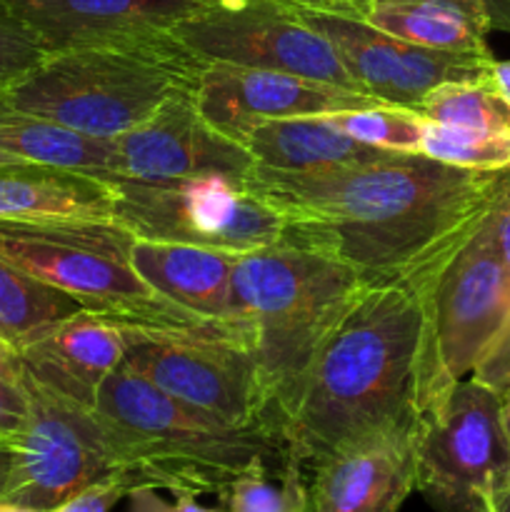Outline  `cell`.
<instances>
[{"mask_svg": "<svg viewBox=\"0 0 510 512\" xmlns=\"http://www.w3.org/2000/svg\"><path fill=\"white\" fill-rule=\"evenodd\" d=\"M508 170L383 153L313 173L255 165L250 175L288 223L285 238L338 258L365 288H383L430 283L488 218Z\"/></svg>", "mask_w": 510, "mask_h": 512, "instance_id": "1", "label": "cell"}, {"mask_svg": "<svg viewBox=\"0 0 510 512\" xmlns=\"http://www.w3.org/2000/svg\"><path fill=\"white\" fill-rule=\"evenodd\" d=\"M428 285L365 288L315 350L275 418L305 475L340 450L413 435Z\"/></svg>", "mask_w": 510, "mask_h": 512, "instance_id": "2", "label": "cell"}, {"mask_svg": "<svg viewBox=\"0 0 510 512\" xmlns=\"http://www.w3.org/2000/svg\"><path fill=\"white\" fill-rule=\"evenodd\" d=\"M93 413L135 490L218 495L255 465L290 463L273 433L218 423L170 398L125 363L108 375Z\"/></svg>", "mask_w": 510, "mask_h": 512, "instance_id": "3", "label": "cell"}, {"mask_svg": "<svg viewBox=\"0 0 510 512\" xmlns=\"http://www.w3.org/2000/svg\"><path fill=\"white\" fill-rule=\"evenodd\" d=\"M203 68L173 33L60 50L0 88V108L113 140L170 98L198 93Z\"/></svg>", "mask_w": 510, "mask_h": 512, "instance_id": "4", "label": "cell"}, {"mask_svg": "<svg viewBox=\"0 0 510 512\" xmlns=\"http://www.w3.org/2000/svg\"><path fill=\"white\" fill-rule=\"evenodd\" d=\"M363 290V280L338 258L288 238L235 258L233 310L250 328L273 430L315 350Z\"/></svg>", "mask_w": 510, "mask_h": 512, "instance_id": "5", "label": "cell"}, {"mask_svg": "<svg viewBox=\"0 0 510 512\" xmlns=\"http://www.w3.org/2000/svg\"><path fill=\"white\" fill-rule=\"evenodd\" d=\"M125 243L128 230L115 223H0V258L90 313L153 333L213 335L250 345L248 328L200 318L150 288L125 258Z\"/></svg>", "mask_w": 510, "mask_h": 512, "instance_id": "6", "label": "cell"}, {"mask_svg": "<svg viewBox=\"0 0 510 512\" xmlns=\"http://www.w3.org/2000/svg\"><path fill=\"white\" fill-rule=\"evenodd\" d=\"M250 173H203L173 180L108 178L113 223L138 238L203 245L235 255L268 248L285 240L288 223Z\"/></svg>", "mask_w": 510, "mask_h": 512, "instance_id": "7", "label": "cell"}, {"mask_svg": "<svg viewBox=\"0 0 510 512\" xmlns=\"http://www.w3.org/2000/svg\"><path fill=\"white\" fill-rule=\"evenodd\" d=\"M420 413L470 378L510 315V275L488 218L435 273L423 298Z\"/></svg>", "mask_w": 510, "mask_h": 512, "instance_id": "8", "label": "cell"}, {"mask_svg": "<svg viewBox=\"0 0 510 512\" xmlns=\"http://www.w3.org/2000/svg\"><path fill=\"white\" fill-rule=\"evenodd\" d=\"M415 490L435 512H488L510 475L500 393L463 378L418 415L413 428Z\"/></svg>", "mask_w": 510, "mask_h": 512, "instance_id": "9", "label": "cell"}, {"mask_svg": "<svg viewBox=\"0 0 510 512\" xmlns=\"http://www.w3.org/2000/svg\"><path fill=\"white\" fill-rule=\"evenodd\" d=\"M28 420L13 440V463L0 498L50 512L100 480L123 473L93 410L63 398L23 370Z\"/></svg>", "mask_w": 510, "mask_h": 512, "instance_id": "10", "label": "cell"}, {"mask_svg": "<svg viewBox=\"0 0 510 512\" xmlns=\"http://www.w3.org/2000/svg\"><path fill=\"white\" fill-rule=\"evenodd\" d=\"M170 33L203 63L280 70L358 90L325 35L293 5L275 0H213Z\"/></svg>", "mask_w": 510, "mask_h": 512, "instance_id": "11", "label": "cell"}, {"mask_svg": "<svg viewBox=\"0 0 510 512\" xmlns=\"http://www.w3.org/2000/svg\"><path fill=\"white\" fill-rule=\"evenodd\" d=\"M123 363L170 398L218 423L263 428L275 435L268 388L245 340L145 330Z\"/></svg>", "mask_w": 510, "mask_h": 512, "instance_id": "12", "label": "cell"}, {"mask_svg": "<svg viewBox=\"0 0 510 512\" xmlns=\"http://www.w3.org/2000/svg\"><path fill=\"white\" fill-rule=\"evenodd\" d=\"M300 18L333 43L355 88L380 103L418 113L433 88L455 80L488 78L493 55H463L423 48L373 28L358 15L295 8Z\"/></svg>", "mask_w": 510, "mask_h": 512, "instance_id": "13", "label": "cell"}, {"mask_svg": "<svg viewBox=\"0 0 510 512\" xmlns=\"http://www.w3.org/2000/svg\"><path fill=\"white\" fill-rule=\"evenodd\" d=\"M248 150L203 118L195 95L160 105L145 123L113 138V175L130 180H173L203 173L248 175Z\"/></svg>", "mask_w": 510, "mask_h": 512, "instance_id": "14", "label": "cell"}, {"mask_svg": "<svg viewBox=\"0 0 510 512\" xmlns=\"http://www.w3.org/2000/svg\"><path fill=\"white\" fill-rule=\"evenodd\" d=\"M195 103L213 128L238 143L240 135L260 120L330 115L380 100L360 90H348L323 80L280 73V70L205 63Z\"/></svg>", "mask_w": 510, "mask_h": 512, "instance_id": "15", "label": "cell"}, {"mask_svg": "<svg viewBox=\"0 0 510 512\" xmlns=\"http://www.w3.org/2000/svg\"><path fill=\"white\" fill-rule=\"evenodd\" d=\"M48 53L170 33L213 0H3Z\"/></svg>", "mask_w": 510, "mask_h": 512, "instance_id": "16", "label": "cell"}, {"mask_svg": "<svg viewBox=\"0 0 510 512\" xmlns=\"http://www.w3.org/2000/svg\"><path fill=\"white\" fill-rule=\"evenodd\" d=\"M145 328L80 308L20 350L23 370L45 388L93 410L100 388Z\"/></svg>", "mask_w": 510, "mask_h": 512, "instance_id": "17", "label": "cell"}, {"mask_svg": "<svg viewBox=\"0 0 510 512\" xmlns=\"http://www.w3.org/2000/svg\"><path fill=\"white\" fill-rule=\"evenodd\" d=\"M308 478L310 512H398L415 490L413 435L340 450Z\"/></svg>", "mask_w": 510, "mask_h": 512, "instance_id": "18", "label": "cell"}, {"mask_svg": "<svg viewBox=\"0 0 510 512\" xmlns=\"http://www.w3.org/2000/svg\"><path fill=\"white\" fill-rule=\"evenodd\" d=\"M125 258L150 288L180 308L213 323L248 328L233 310L235 253L128 233Z\"/></svg>", "mask_w": 510, "mask_h": 512, "instance_id": "19", "label": "cell"}, {"mask_svg": "<svg viewBox=\"0 0 510 512\" xmlns=\"http://www.w3.org/2000/svg\"><path fill=\"white\" fill-rule=\"evenodd\" d=\"M0 223H113L108 178L48 165H0Z\"/></svg>", "mask_w": 510, "mask_h": 512, "instance_id": "20", "label": "cell"}, {"mask_svg": "<svg viewBox=\"0 0 510 512\" xmlns=\"http://www.w3.org/2000/svg\"><path fill=\"white\" fill-rule=\"evenodd\" d=\"M258 168L313 173L375 160L385 150L348 138L325 115L273 118L253 123L238 140Z\"/></svg>", "mask_w": 510, "mask_h": 512, "instance_id": "21", "label": "cell"}, {"mask_svg": "<svg viewBox=\"0 0 510 512\" xmlns=\"http://www.w3.org/2000/svg\"><path fill=\"white\" fill-rule=\"evenodd\" d=\"M365 23L408 43L463 55H493L485 0H368Z\"/></svg>", "mask_w": 510, "mask_h": 512, "instance_id": "22", "label": "cell"}, {"mask_svg": "<svg viewBox=\"0 0 510 512\" xmlns=\"http://www.w3.org/2000/svg\"><path fill=\"white\" fill-rule=\"evenodd\" d=\"M0 153L23 163L78 170L98 178L113 175V140L90 138L10 108H0Z\"/></svg>", "mask_w": 510, "mask_h": 512, "instance_id": "23", "label": "cell"}, {"mask_svg": "<svg viewBox=\"0 0 510 512\" xmlns=\"http://www.w3.org/2000/svg\"><path fill=\"white\" fill-rule=\"evenodd\" d=\"M80 305L0 258V338L23 350Z\"/></svg>", "mask_w": 510, "mask_h": 512, "instance_id": "24", "label": "cell"}, {"mask_svg": "<svg viewBox=\"0 0 510 512\" xmlns=\"http://www.w3.org/2000/svg\"><path fill=\"white\" fill-rule=\"evenodd\" d=\"M223 512H310V478L298 465H255L218 493Z\"/></svg>", "mask_w": 510, "mask_h": 512, "instance_id": "25", "label": "cell"}, {"mask_svg": "<svg viewBox=\"0 0 510 512\" xmlns=\"http://www.w3.org/2000/svg\"><path fill=\"white\" fill-rule=\"evenodd\" d=\"M418 113L430 123L478 130H510V108L493 80H455L430 90Z\"/></svg>", "mask_w": 510, "mask_h": 512, "instance_id": "26", "label": "cell"}, {"mask_svg": "<svg viewBox=\"0 0 510 512\" xmlns=\"http://www.w3.org/2000/svg\"><path fill=\"white\" fill-rule=\"evenodd\" d=\"M420 155L463 170H508L510 130L458 128L425 120Z\"/></svg>", "mask_w": 510, "mask_h": 512, "instance_id": "27", "label": "cell"}, {"mask_svg": "<svg viewBox=\"0 0 510 512\" xmlns=\"http://www.w3.org/2000/svg\"><path fill=\"white\" fill-rule=\"evenodd\" d=\"M335 128L343 130L348 138L385 150V153H420L425 118L415 110L398 108L388 103L363 105V108L340 110L325 115Z\"/></svg>", "mask_w": 510, "mask_h": 512, "instance_id": "28", "label": "cell"}, {"mask_svg": "<svg viewBox=\"0 0 510 512\" xmlns=\"http://www.w3.org/2000/svg\"><path fill=\"white\" fill-rule=\"evenodd\" d=\"M48 58L38 35L0 0V88L15 83Z\"/></svg>", "mask_w": 510, "mask_h": 512, "instance_id": "29", "label": "cell"}, {"mask_svg": "<svg viewBox=\"0 0 510 512\" xmlns=\"http://www.w3.org/2000/svg\"><path fill=\"white\" fill-rule=\"evenodd\" d=\"M135 490V480L128 473H118L108 480H100L93 488L83 490L73 500L50 512H110L123 498Z\"/></svg>", "mask_w": 510, "mask_h": 512, "instance_id": "30", "label": "cell"}, {"mask_svg": "<svg viewBox=\"0 0 510 512\" xmlns=\"http://www.w3.org/2000/svg\"><path fill=\"white\" fill-rule=\"evenodd\" d=\"M28 388L23 375L20 378H5L0 375V440L13 443L28 420Z\"/></svg>", "mask_w": 510, "mask_h": 512, "instance_id": "31", "label": "cell"}, {"mask_svg": "<svg viewBox=\"0 0 510 512\" xmlns=\"http://www.w3.org/2000/svg\"><path fill=\"white\" fill-rule=\"evenodd\" d=\"M470 378L480 380V383L498 390V393L510 385V315L503 328H500L498 338L493 340V345L478 360Z\"/></svg>", "mask_w": 510, "mask_h": 512, "instance_id": "32", "label": "cell"}, {"mask_svg": "<svg viewBox=\"0 0 510 512\" xmlns=\"http://www.w3.org/2000/svg\"><path fill=\"white\" fill-rule=\"evenodd\" d=\"M130 512H223V508H205L193 493H173V500H163L153 488H138L128 495Z\"/></svg>", "mask_w": 510, "mask_h": 512, "instance_id": "33", "label": "cell"}, {"mask_svg": "<svg viewBox=\"0 0 510 512\" xmlns=\"http://www.w3.org/2000/svg\"><path fill=\"white\" fill-rule=\"evenodd\" d=\"M490 225H493V238L495 245H498L500 258H503L510 275V170L505 175L503 190H500L498 200H495L493 210H490Z\"/></svg>", "mask_w": 510, "mask_h": 512, "instance_id": "34", "label": "cell"}, {"mask_svg": "<svg viewBox=\"0 0 510 512\" xmlns=\"http://www.w3.org/2000/svg\"><path fill=\"white\" fill-rule=\"evenodd\" d=\"M275 3L293 5V8H313V10H330V13H345L363 18L368 0H275Z\"/></svg>", "mask_w": 510, "mask_h": 512, "instance_id": "35", "label": "cell"}, {"mask_svg": "<svg viewBox=\"0 0 510 512\" xmlns=\"http://www.w3.org/2000/svg\"><path fill=\"white\" fill-rule=\"evenodd\" d=\"M0 375H5V378H20L23 375L20 353L3 338H0Z\"/></svg>", "mask_w": 510, "mask_h": 512, "instance_id": "36", "label": "cell"}, {"mask_svg": "<svg viewBox=\"0 0 510 512\" xmlns=\"http://www.w3.org/2000/svg\"><path fill=\"white\" fill-rule=\"evenodd\" d=\"M490 25L500 33H510V0H485Z\"/></svg>", "mask_w": 510, "mask_h": 512, "instance_id": "37", "label": "cell"}, {"mask_svg": "<svg viewBox=\"0 0 510 512\" xmlns=\"http://www.w3.org/2000/svg\"><path fill=\"white\" fill-rule=\"evenodd\" d=\"M490 80L510 108V60H495L493 68H490Z\"/></svg>", "mask_w": 510, "mask_h": 512, "instance_id": "38", "label": "cell"}, {"mask_svg": "<svg viewBox=\"0 0 510 512\" xmlns=\"http://www.w3.org/2000/svg\"><path fill=\"white\" fill-rule=\"evenodd\" d=\"M488 512H510V475L488 498Z\"/></svg>", "mask_w": 510, "mask_h": 512, "instance_id": "39", "label": "cell"}, {"mask_svg": "<svg viewBox=\"0 0 510 512\" xmlns=\"http://www.w3.org/2000/svg\"><path fill=\"white\" fill-rule=\"evenodd\" d=\"M10 463H13V443H8V440H0V495H3L5 483H8Z\"/></svg>", "mask_w": 510, "mask_h": 512, "instance_id": "40", "label": "cell"}, {"mask_svg": "<svg viewBox=\"0 0 510 512\" xmlns=\"http://www.w3.org/2000/svg\"><path fill=\"white\" fill-rule=\"evenodd\" d=\"M500 408H503V425H505V435H508V443H510V385L505 390H500Z\"/></svg>", "mask_w": 510, "mask_h": 512, "instance_id": "41", "label": "cell"}, {"mask_svg": "<svg viewBox=\"0 0 510 512\" xmlns=\"http://www.w3.org/2000/svg\"><path fill=\"white\" fill-rule=\"evenodd\" d=\"M0 512H38V510L23 508V505H15V503H10V500L0 498Z\"/></svg>", "mask_w": 510, "mask_h": 512, "instance_id": "42", "label": "cell"}, {"mask_svg": "<svg viewBox=\"0 0 510 512\" xmlns=\"http://www.w3.org/2000/svg\"><path fill=\"white\" fill-rule=\"evenodd\" d=\"M18 163H23V160L13 158V155L8 153H0V165H18Z\"/></svg>", "mask_w": 510, "mask_h": 512, "instance_id": "43", "label": "cell"}]
</instances>
